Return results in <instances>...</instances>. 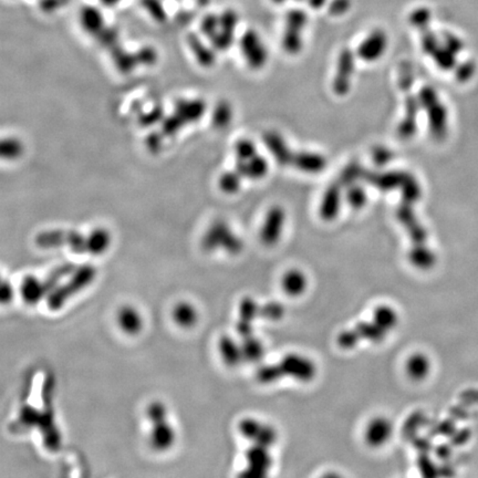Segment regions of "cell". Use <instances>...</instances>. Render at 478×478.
Wrapping results in <instances>:
<instances>
[{"instance_id":"cell-30","label":"cell","mask_w":478,"mask_h":478,"mask_svg":"<svg viewBox=\"0 0 478 478\" xmlns=\"http://www.w3.org/2000/svg\"><path fill=\"white\" fill-rule=\"evenodd\" d=\"M360 338L363 340L371 341V342H382L387 338V332L382 328L377 325L375 321L371 323H360L356 327Z\"/></svg>"},{"instance_id":"cell-16","label":"cell","mask_w":478,"mask_h":478,"mask_svg":"<svg viewBox=\"0 0 478 478\" xmlns=\"http://www.w3.org/2000/svg\"><path fill=\"white\" fill-rule=\"evenodd\" d=\"M269 164L263 156L255 155L247 161H237L236 172L242 177L250 179H263L268 173Z\"/></svg>"},{"instance_id":"cell-46","label":"cell","mask_w":478,"mask_h":478,"mask_svg":"<svg viewBox=\"0 0 478 478\" xmlns=\"http://www.w3.org/2000/svg\"><path fill=\"white\" fill-rule=\"evenodd\" d=\"M142 4H143L144 7L152 13V16H153L156 20H165L167 15H165L163 6H162V4L160 3L159 0H142Z\"/></svg>"},{"instance_id":"cell-12","label":"cell","mask_w":478,"mask_h":478,"mask_svg":"<svg viewBox=\"0 0 478 478\" xmlns=\"http://www.w3.org/2000/svg\"><path fill=\"white\" fill-rule=\"evenodd\" d=\"M393 434L392 422L387 418H375L368 424L366 441L372 447H380L391 439Z\"/></svg>"},{"instance_id":"cell-13","label":"cell","mask_w":478,"mask_h":478,"mask_svg":"<svg viewBox=\"0 0 478 478\" xmlns=\"http://www.w3.org/2000/svg\"><path fill=\"white\" fill-rule=\"evenodd\" d=\"M264 143L273 154L279 165L286 167L292 164L295 154L291 152L286 141L277 132H267L264 136Z\"/></svg>"},{"instance_id":"cell-51","label":"cell","mask_w":478,"mask_h":478,"mask_svg":"<svg viewBox=\"0 0 478 478\" xmlns=\"http://www.w3.org/2000/svg\"><path fill=\"white\" fill-rule=\"evenodd\" d=\"M67 0H42L41 6L42 11H51L59 8L60 6H63Z\"/></svg>"},{"instance_id":"cell-36","label":"cell","mask_w":478,"mask_h":478,"mask_svg":"<svg viewBox=\"0 0 478 478\" xmlns=\"http://www.w3.org/2000/svg\"><path fill=\"white\" fill-rule=\"evenodd\" d=\"M286 314V309L278 302H267L264 306H260L259 317L271 321H278L283 319Z\"/></svg>"},{"instance_id":"cell-54","label":"cell","mask_w":478,"mask_h":478,"mask_svg":"<svg viewBox=\"0 0 478 478\" xmlns=\"http://www.w3.org/2000/svg\"><path fill=\"white\" fill-rule=\"evenodd\" d=\"M4 279L1 278V276H0V285H1V283H3Z\"/></svg>"},{"instance_id":"cell-32","label":"cell","mask_w":478,"mask_h":478,"mask_svg":"<svg viewBox=\"0 0 478 478\" xmlns=\"http://www.w3.org/2000/svg\"><path fill=\"white\" fill-rule=\"evenodd\" d=\"M233 119V109L226 101L219 102L214 110L212 123L216 129H224L228 127Z\"/></svg>"},{"instance_id":"cell-27","label":"cell","mask_w":478,"mask_h":478,"mask_svg":"<svg viewBox=\"0 0 478 478\" xmlns=\"http://www.w3.org/2000/svg\"><path fill=\"white\" fill-rule=\"evenodd\" d=\"M188 44H190V49L194 52L198 63L203 65V67L208 68V67H212L215 63V53L209 48L206 47L205 44L202 42V40L196 34H190V37H188Z\"/></svg>"},{"instance_id":"cell-6","label":"cell","mask_w":478,"mask_h":478,"mask_svg":"<svg viewBox=\"0 0 478 478\" xmlns=\"http://www.w3.org/2000/svg\"><path fill=\"white\" fill-rule=\"evenodd\" d=\"M243 56L250 68L260 69L267 63L268 52L255 30H247L240 39Z\"/></svg>"},{"instance_id":"cell-47","label":"cell","mask_w":478,"mask_h":478,"mask_svg":"<svg viewBox=\"0 0 478 478\" xmlns=\"http://www.w3.org/2000/svg\"><path fill=\"white\" fill-rule=\"evenodd\" d=\"M351 0H332L329 4V13L332 16H342L350 11Z\"/></svg>"},{"instance_id":"cell-5","label":"cell","mask_w":478,"mask_h":478,"mask_svg":"<svg viewBox=\"0 0 478 478\" xmlns=\"http://www.w3.org/2000/svg\"><path fill=\"white\" fill-rule=\"evenodd\" d=\"M279 366L285 377H294L302 382H310L317 375L316 364L310 358L300 354H287Z\"/></svg>"},{"instance_id":"cell-11","label":"cell","mask_w":478,"mask_h":478,"mask_svg":"<svg viewBox=\"0 0 478 478\" xmlns=\"http://www.w3.org/2000/svg\"><path fill=\"white\" fill-rule=\"evenodd\" d=\"M387 47V36L383 30H373L369 36L361 42L356 50V55L360 59L372 63L382 57Z\"/></svg>"},{"instance_id":"cell-41","label":"cell","mask_w":478,"mask_h":478,"mask_svg":"<svg viewBox=\"0 0 478 478\" xmlns=\"http://www.w3.org/2000/svg\"><path fill=\"white\" fill-rule=\"evenodd\" d=\"M347 202L354 209L362 208L367 203V193L361 186H358L356 184L352 185V186L348 188Z\"/></svg>"},{"instance_id":"cell-50","label":"cell","mask_w":478,"mask_h":478,"mask_svg":"<svg viewBox=\"0 0 478 478\" xmlns=\"http://www.w3.org/2000/svg\"><path fill=\"white\" fill-rule=\"evenodd\" d=\"M236 331L243 339L252 337V335H254V327H252V321L239 319V321L236 325Z\"/></svg>"},{"instance_id":"cell-25","label":"cell","mask_w":478,"mask_h":478,"mask_svg":"<svg viewBox=\"0 0 478 478\" xmlns=\"http://www.w3.org/2000/svg\"><path fill=\"white\" fill-rule=\"evenodd\" d=\"M41 414L40 411L36 410L32 406H24L21 408L18 420L13 424L11 431L22 432L32 427H39Z\"/></svg>"},{"instance_id":"cell-43","label":"cell","mask_w":478,"mask_h":478,"mask_svg":"<svg viewBox=\"0 0 478 478\" xmlns=\"http://www.w3.org/2000/svg\"><path fill=\"white\" fill-rule=\"evenodd\" d=\"M277 439H278V434H277L275 427L264 424L263 429L260 431L257 439L254 441V443L258 445H263V446L269 448V447L276 444Z\"/></svg>"},{"instance_id":"cell-23","label":"cell","mask_w":478,"mask_h":478,"mask_svg":"<svg viewBox=\"0 0 478 478\" xmlns=\"http://www.w3.org/2000/svg\"><path fill=\"white\" fill-rule=\"evenodd\" d=\"M206 111V104L202 100L181 101L176 105V115L184 123L196 122L203 117Z\"/></svg>"},{"instance_id":"cell-35","label":"cell","mask_w":478,"mask_h":478,"mask_svg":"<svg viewBox=\"0 0 478 478\" xmlns=\"http://www.w3.org/2000/svg\"><path fill=\"white\" fill-rule=\"evenodd\" d=\"M283 377L285 375H283V370H281L279 364H277V366H264V367L259 368L257 373H256L258 381L260 383H264V385L277 382L278 380Z\"/></svg>"},{"instance_id":"cell-28","label":"cell","mask_w":478,"mask_h":478,"mask_svg":"<svg viewBox=\"0 0 478 478\" xmlns=\"http://www.w3.org/2000/svg\"><path fill=\"white\" fill-rule=\"evenodd\" d=\"M240 346H242L244 361L254 363V362H258L259 360H261L264 354H265V348H264L263 343L260 342L254 335L243 339Z\"/></svg>"},{"instance_id":"cell-55","label":"cell","mask_w":478,"mask_h":478,"mask_svg":"<svg viewBox=\"0 0 478 478\" xmlns=\"http://www.w3.org/2000/svg\"><path fill=\"white\" fill-rule=\"evenodd\" d=\"M297 1H302V0H297Z\"/></svg>"},{"instance_id":"cell-49","label":"cell","mask_w":478,"mask_h":478,"mask_svg":"<svg viewBox=\"0 0 478 478\" xmlns=\"http://www.w3.org/2000/svg\"><path fill=\"white\" fill-rule=\"evenodd\" d=\"M372 157L377 165H385L391 161V152L385 148H375L372 152Z\"/></svg>"},{"instance_id":"cell-1","label":"cell","mask_w":478,"mask_h":478,"mask_svg":"<svg viewBox=\"0 0 478 478\" xmlns=\"http://www.w3.org/2000/svg\"><path fill=\"white\" fill-rule=\"evenodd\" d=\"M96 269L91 265L81 266L73 271L72 277L68 283L56 287L48 295V307L57 311L65 306L71 297L78 294L79 291L88 287L96 279Z\"/></svg>"},{"instance_id":"cell-40","label":"cell","mask_w":478,"mask_h":478,"mask_svg":"<svg viewBox=\"0 0 478 478\" xmlns=\"http://www.w3.org/2000/svg\"><path fill=\"white\" fill-rule=\"evenodd\" d=\"M22 153V146L16 140H0V159H15Z\"/></svg>"},{"instance_id":"cell-45","label":"cell","mask_w":478,"mask_h":478,"mask_svg":"<svg viewBox=\"0 0 478 478\" xmlns=\"http://www.w3.org/2000/svg\"><path fill=\"white\" fill-rule=\"evenodd\" d=\"M360 340L361 338L354 328L352 330L343 331L339 335L338 344L341 348L349 350V349L354 348Z\"/></svg>"},{"instance_id":"cell-52","label":"cell","mask_w":478,"mask_h":478,"mask_svg":"<svg viewBox=\"0 0 478 478\" xmlns=\"http://www.w3.org/2000/svg\"><path fill=\"white\" fill-rule=\"evenodd\" d=\"M308 3L312 9H319L325 5L327 0H308Z\"/></svg>"},{"instance_id":"cell-44","label":"cell","mask_w":478,"mask_h":478,"mask_svg":"<svg viewBox=\"0 0 478 478\" xmlns=\"http://www.w3.org/2000/svg\"><path fill=\"white\" fill-rule=\"evenodd\" d=\"M202 32L212 39L219 30V16L216 15H207L200 25Z\"/></svg>"},{"instance_id":"cell-22","label":"cell","mask_w":478,"mask_h":478,"mask_svg":"<svg viewBox=\"0 0 478 478\" xmlns=\"http://www.w3.org/2000/svg\"><path fill=\"white\" fill-rule=\"evenodd\" d=\"M281 287L288 296H302L308 287L307 276L298 269H291L283 275Z\"/></svg>"},{"instance_id":"cell-21","label":"cell","mask_w":478,"mask_h":478,"mask_svg":"<svg viewBox=\"0 0 478 478\" xmlns=\"http://www.w3.org/2000/svg\"><path fill=\"white\" fill-rule=\"evenodd\" d=\"M219 350L224 362L229 367H236L244 361L242 346L228 335H223L219 339Z\"/></svg>"},{"instance_id":"cell-15","label":"cell","mask_w":478,"mask_h":478,"mask_svg":"<svg viewBox=\"0 0 478 478\" xmlns=\"http://www.w3.org/2000/svg\"><path fill=\"white\" fill-rule=\"evenodd\" d=\"M341 186L332 184L325 190L323 194L321 205H320V216L325 221H332L339 215L341 208Z\"/></svg>"},{"instance_id":"cell-31","label":"cell","mask_w":478,"mask_h":478,"mask_svg":"<svg viewBox=\"0 0 478 478\" xmlns=\"http://www.w3.org/2000/svg\"><path fill=\"white\" fill-rule=\"evenodd\" d=\"M89 237H90V254L92 255H101L111 244V236L109 231L105 229H96L89 235Z\"/></svg>"},{"instance_id":"cell-14","label":"cell","mask_w":478,"mask_h":478,"mask_svg":"<svg viewBox=\"0 0 478 478\" xmlns=\"http://www.w3.org/2000/svg\"><path fill=\"white\" fill-rule=\"evenodd\" d=\"M408 175L401 172H390L385 174H377L375 172L364 171L362 179L370 184L375 185V188L382 190H392L402 186L406 182Z\"/></svg>"},{"instance_id":"cell-2","label":"cell","mask_w":478,"mask_h":478,"mask_svg":"<svg viewBox=\"0 0 478 478\" xmlns=\"http://www.w3.org/2000/svg\"><path fill=\"white\" fill-rule=\"evenodd\" d=\"M146 413L153 427L150 435L151 446L160 452L169 450L174 445L176 434L175 429L167 422V406L162 402L151 403Z\"/></svg>"},{"instance_id":"cell-38","label":"cell","mask_w":478,"mask_h":478,"mask_svg":"<svg viewBox=\"0 0 478 478\" xmlns=\"http://www.w3.org/2000/svg\"><path fill=\"white\" fill-rule=\"evenodd\" d=\"M264 423L257 421L255 418H244L240 423H239V432L243 437L250 439L254 442L257 439L258 434L263 429Z\"/></svg>"},{"instance_id":"cell-34","label":"cell","mask_w":478,"mask_h":478,"mask_svg":"<svg viewBox=\"0 0 478 478\" xmlns=\"http://www.w3.org/2000/svg\"><path fill=\"white\" fill-rule=\"evenodd\" d=\"M81 21L84 28L90 32H100L102 28V16L99 11L92 7H86L81 13Z\"/></svg>"},{"instance_id":"cell-53","label":"cell","mask_w":478,"mask_h":478,"mask_svg":"<svg viewBox=\"0 0 478 478\" xmlns=\"http://www.w3.org/2000/svg\"><path fill=\"white\" fill-rule=\"evenodd\" d=\"M273 4H277V5H281V4L286 3L287 0H271Z\"/></svg>"},{"instance_id":"cell-42","label":"cell","mask_w":478,"mask_h":478,"mask_svg":"<svg viewBox=\"0 0 478 478\" xmlns=\"http://www.w3.org/2000/svg\"><path fill=\"white\" fill-rule=\"evenodd\" d=\"M237 161H247L257 155L255 144L250 140H239L235 146Z\"/></svg>"},{"instance_id":"cell-3","label":"cell","mask_w":478,"mask_h":478,"mask_svg":"<svg viewBox=\"0 0 478 478\" xmlns=\"http://www.w3.org/2000/svg\"><path fill=\"white\" fill-rule=\"evenodd\" d=\"M204 250L207 252L223 248L229 254H238L244 248V243L236 234H234L228 225L223 221L212 225L211 228L208 229L202 243Z\"/></svg>"},{"instance_id":"cell-37","label":"cell","mask_w":478,"mask_h":478,"mask_svg":"<svg viewBox=\"0 0 478 478\" xmlns=\"http://www.w3.org/2000/svg\"><path fill=\"white\" fill-rule=\"evenodd\" d=\"M242 176L237 172H226L219 177V188L226 194H234L240 188Z\"/></svg>"},{"instance_id":"cell-9","label":"cell","mask_w":478,"mask_h":478,"mask_svg":"<svg viewBox=\"0 0 478 478\" xmlns=\"http://www.w3.org/2000/svg\"><path fill=\"white\" fill-rule=\"evenodd\" d=\"M286 221V213L280 206H273L266 215L265 221L260 231V239L267 246L277 244L283 234Z\"/></svg>"},{"instance_id":"cell-18","label":"cell","mask_w":478,"mask_h":478,"mask_svg":"<svg viewBox=\"0 0 478 478\" xmlns=\"http://www.w3.org/2000/svg\"><path fill=\"white\" fill-rule=\"evenodd\" d=\"M432 363L427 354L418 352L408 358L406 364V375L413 381H423L431 373Z\"/></svg>"},{"instance_id":"cell-33","label":"cell","mask_w":478,"mask_h":478,"mask_svg":"<svg viewBox=\"0 0 478 478\" xmlns=\"http://www.w3.org/2000/svg\"><path fill=\"white\" fill-rule=\"evenodd\" d=\"M364 169L363 167L358 163L349 164L348 167H344L339 179V185L341 188H350L352 185L356 184L358 179L363 177Z\"/></svg>"},{"instance_id":"cell-8","label":"cell","mask_w":478,"mask_h":478,"mask_svg":"<svg viewBox=\"0 0 478 478\" xmlns=\"http://www.w3.org/2000/svg\"><path fill=\"white\" fill-rule=\"evenodd\" d=\"M268 447L254 443L246 452L248 467L245 470L242 476L247 477H264L267 475L268 470L273 465V458L268 452Z\"/></svg>"},{"instance_id":"cell-4","label":"cell","mask_w":478,"mask_h":478,"mask_svg":"<svg viewBox=\"0 0 478 478\" xmlns=\"http://www.w3.org/2000/svg\"><path fill=\"white\" fill-rule=\"evenodd\" d=\"M37 245L42 248H57L69 246L78 254H90V237L84 236L77 231H46L37 237Z\"/></svg>"},{"instance_id":"cell-39","label":"cell","mask_w":478,"mask_h":478,"mask_svg":"<svg viewBox=\"0 0 478 478\" xmlns=\"http://www.w3.org/2000/svg\"><path fill=\"white\" fill-rule=\"evenodd\" d=\"M260 306L257 304L256 300L247 297L244 298L239 304V314H240V319L248 320V321H254L256 318L259 317Z\"/></svg>"},{"instance_id":"cell-26","label":"cell","mask_w":478,"mask_h":478,"mask_svg":"<svg viewBox=\"0 0 478 478\" xmlns=\"http://www.w3.org/2000/svg\"><path fill=\"white\" fill-rule=\"evenodd\" d=\"M173 319L179 327H193L198 323V310L190 302H179L173 309Z\"/></svg>"},{"instance_id":"cell-19","label":"cell","mask_w":478,"mask_h":478,"mask_svg":"<svg viewBox=\"0 0 478 478\" xmlns=\"http://www.w3.org/2000/svg\"><path fill=\"white\" fill-rule=\"evenodd\" d=\"M117 323L128 335H136L143 328V318L132 306H124L117 312Z\"/></svg>"},{"instance_id":"cell-10","label":"cell","mask_w":478,"mask_h":478,"mask_svg":"<svg viewBox=\"0 0 478 478\" xmlns=\"http://www.w3.org/2000/svg\"><path fill=\"white\" fill-rule=\"evenodd\" d=\"M238 15L233 9H227L219 16V30L212 38V44L217 50H227L234 41L235 30L238 24Z\"/></svg>"},{"instance_id":"cell-7","label":"cell","mask_w":478,"mask_h":478,"mask_svg":"<svg viewBox=\"0 0 478 478\" xmlns=\"http://www.w3.org/2000/svg\"><path fill=\"white\" fill-rule=\"evenodd\" d=\"M354 53L349 48H344L339 55L337 73L332 82L333 92L337 96H346L350 91L351 78L354 76Z\"/></svg>"},{"instance_id":"cell-20","label":"cell","mask_w":478,"mask_h":478,"mask_svg":"<svg viewBox=\"0 0 478 478\" xmlns=\"http://www.w3.org/2000/svg\"><path fill=\"white\" fill-rule=\"evenodd\" d=\"M20 291L24 302L28 304H38L44 296H48L44 280H40L34 276H27L22 281Z\"/></svg>"},{"instance_id":"cell-24","label":"cell","mask_w":478,"mask_h":478,"mask_svg":"<svg viewBox=\"0 0 478 478\" xmlns=\"http://www.w3.org/2000/svg\"><path fill=\"white\" fill-rule=\"evenodd\" d=\"M373 321L389 333L399 325L398 311L390 306L382 304L375 308L373 312Z\"/></svg>"},{"instance_id":"cell-29","label":"cell","mask_w":478,"mask_h":478,"mask_svg":"<svg viewBox=\"0 0 478 478\" xmlns=\"http://www.w3.org/2000/svg\"><path fill=\"white\" fill-rule=\"evenodd\" d=\"M302 29L286 26L283 36V48L289 55H297L302 49Z\"/></svg>"},{"instance_id":"cell-17","label":"cell","mask_w":478,"mask_h":478,"mask_svg":"<svg viewBox=\"0 0 478 478\" xmlns=\"http://www.w3.org/2000/svg\"><path fill=\"white\" fill-rule=\"evenodd\" d=\"M292 164L300 171L317 174L320 172L325 171L327 167V160L321 154L300 152V153L295 154Z\"/></svg>"},{"instance_id":"cell-48","label":"cell","mask_w":478,"mask_h":478,"mask_svg":"<svg viewBox=\"0 0 478 478\" xmlns=\"http://www.w3.org/2000/svg\"><path fill=\"white\" fill-rule=\"evenodd\" d=\"M15 296V290L9 281L4 279L3 283L0 285V304H11Z\"/></svg>"}]
</instances>
